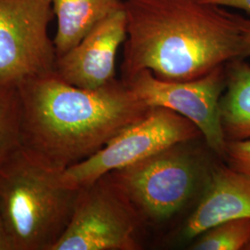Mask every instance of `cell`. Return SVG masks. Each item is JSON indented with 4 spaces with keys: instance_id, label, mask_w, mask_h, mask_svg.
I'll return each instance as SVG.
<instances>
[{
    "instance_id": "1",
    "label": "cell",
    "mask_w": 250,
    "mask_h": 250,
    "mask_svg": "<svg viewBox=\"0 0 250 250\" xmlns=\"http://www.w3.org/2000/svg\"><path fill=\"white\" fill-rule=\"evenodd\" d=\"M123 78L148 70L166 81L205 76L243 59L239 15L203 0H125Z\"/></svg>"
},
{
    "instance_id": "2",
    "label": "cell",
    "mask_w": 250,
    "mask_h": 250,
    "mask_svg": "<svg viewBox=\"0 0 250 250\" xmlns=\"http://www.w3.org/2000/svg\"><path fill=\"white\" fill-rule=\"evenodd\" d=\"M21 112V146L66 170L88 159L153 107L123 80L85 89L52 74L17 86Z\"/></svg>"
},
{
    "instance_id": "3",
    "label": "cell",
    "mask_w": 250,
    "mask_h": 250,
    "mask_svg": "<svg viewBox=\"0 0 250 250\" xmlns=\"http://www.w3.org/2000/svg\"><path fill=\"white\" fill-rule=\"evenodd\" d=\"M64 170L22 146L0 165V215L12 250H51L62 235L79 192Z\"/></svg>"
},
{
    "instance_id": "4",
    "label": "cell",
    "mask_w": 250,
    "mask_h": 250,
    "mask_svg": "<svg viewBox=\"0 0 250 250\" xmlns=\"http://www.w3.org/2000/svg\"><path fill=\"white\" fill-rule=\"evenodd\" d=\"M189 142L176 144L108 172L144 222L169 220L205 188L213 166L206 165Z\"/></svg>"
},
{
    "instance_id": "5",
    "label": "cell",
    "mask_w": 250,
    "mask_h": 250,
    "mask_svg": "<svg viewBox=\"0 0 250 250\" xmlns=\"http://www.w3.org/2000/svg\"><path fill=\"white\" fill-rule=\"evenodd\" d=\"M144 222L107 173L79 189L71 220L51 250H137Z\"/></svg>"
},
{
    "instance_id": "6",
    "label": "cell",
    "mask_w": 250,
    "mask_h": 250,
    "mask_svg": "<svg viewBox=\"0 0 250 250\" xmlns=\"http://www.w3.org/2000/svg\"><path fill=\"white\" fill-rule=\"evenodd\" d=\"M52 0H0V88L55 72Z\"/></svg>"
},
{
    "instance_id": "7",
    "label": "cell",
    "mask_w": 250,
    "mask_h": 250,
    "mask_svg": "<svg viewBox=\"0 0 250 250\" xmlns=\"http://www.w3.org/2000/svg\"><path fill=\"white\" fill-rule=\"evenodd\" d=\"M200 136L198 128L187 118L165 107H153L144 119L122 130L99 151L67 168L64 178L70 187L81 189L108 172Z\"/></svg>"
},
{
    "instance_id": "8",
    "label": "cell",
    "mask_w": 250,
    "mask_h": 250,
    "mask_svg": "<svg viewBox=\"0 0 250 250\" xmlns=\"http://www.w3.org/2000/svg\"><path fill=\"white\" fill-rule=\"evenodd\" d=\"M122 80L147 106L168 108L192 122L209 149L219 158H225L227 140L219 107L225 89V65L194 80H162L148 70Z\"/></svg>"
},
{
    "instance_id": "9",
    "label": "cell",
    "mask_w": 250,
    "mask_h": 250,
    "mask_svg": "<svg viewBox=\"0 0 250 250\" xmlns=\"http://www.w3.org/2000/svg\"><path fill=\"white\" fill-rule=\"evenodd\" d=\"M127 36L125 9L99 22L78 45L57 59L55 73L66 83L85 89L101 87L115 78L120 45Z\"/></svg>"
},
{
    "instance_id": "10",
    "label": "cell",
    "mask_w": 250,
    "mask_h": 250,
    "mask_svg": "<svg viewBox=\"0 0 250 250\" xmlns=\"http://www.w3.org/2000/svg\"><path fill=\"white\" fill-rule=\"evenodd\" d=\"M239 218H250V176L228 164L213 166L183 235L195 239L217 224Z\"/></svg>"
},
{
    "instance_id": "11",
    "label": "cell",
    "mask_w": 250,
    "mask_h": 250,
    "mask_svg": "<svg viewBox=\"0 0 250 250\" xmlns=\"http://www.w3.org/2000/svg\"><path fill=\"white\" fill-rule=\"evenodd\" d=\"M58 58L70 51L99 22L125 9L122 0H52Z\"/></svg>"
},
{
    "instance_id": "12",
    "label": "cell",
    "mask_w": 250,
    "mask_h": 250,
    "mask_svg": "<svg viewBox=\"0 0 250 250\" xmlns=\"http://www.w3.org/2000/svg\"><path fill=\"white\" fill-rule=\"evenodd\" d=\"M225 89L220 119L227 142L250 140V64L235 59L225 64Z\"/></svg>"
},
{
    "instance_id": "13",
    "label": "cell",
    "mask_w": 250,
    "mask_h": 250,
    "mask_svg": "<svg viewBox=\"0 0 250 250\" xmlns=\"http://www.w3.org/2000/svg\"><path fill=\"white\" fill-rule=\"evenodd\" d=\"M21 146V112L17 87L0 88V165Z\"/></svg>"
},
{
    "instance_id": "14",
    "label": "cell",
    "mask_w": 250,
    "mask_h": 250,
    "mask_svg": "<svg viewBox=\"0 0 250 250\" xmlns=\"http://www.w3.org/2000/svg\"><path fill=\"white\" fill-rule=\"evenodd\" d=\"M196 238L190 250H246L250 244V218L217 224Z\"/></svg>"
},
{
    "instance_id": "15",
    "label": "cell",
    "mask_w": 250,
    "mask_h": 250,
    "mask_svg": "<svg viewBox=\"0 0 250 250\" xmlns=\"http://www.w3.org/2000/svg\"><path fill=\"white\" fill-rule=\"evenodd\" d=\"M224 160L232 169L250 176V140L227 142Z\"/></svg>"
},
{
    "instance_id": "16",
    "label": "cell",
    "mask_w": 250,
    "mask_h": 250,
    "mask_svg": "<svg viewBox=\"0 0 250 250\" xmlns=\"http://www.w3.org/2000/svg\"><path fill=\"white\" fill-rule=\"evenodd\" d=\"M239 27L241 32L243 59L250 58V19L239 15Z\"/></svg>"
},
{
    "instance_id": "17",
    "label": "cell",
    "mask_w": 250,
    "mask_h": 250,
    "mask_svg": "<svg viewBox=\"0 0 250 250\" xmlns=\"http://www.w3.org/2000/svg\"><path fill=\"white\" fill-rule=\"evenodd\" d=\"M204 2L219 5L226 9H236L250 14V0H203Z\"/></svg>"
},
{
    "instance_id": "18",
    "label": "cell",
    "mask_w": 250,
    "mask_h": 250,
    "mask_svg": "<svg viewBox=\"0 0 250 250\" xmlns=\"http://www.w3.org/2000/svg\"><path fill=\"white\" fill-rule=\"evenodd\" d=\"M0 250H12V246L9 240V234L1 215H0Z\"/></svg>"
},
{
    "instance_id": "19",
    "label": "cell",
    "mask_w": 250,
    "mask_h": 250,
    "mask_svg": "<svg viewBox=\"0 0 250 250\" xmlns=\"http://www.w3.org/2000/svg\"><path fill=\"white\" fill-rule=\"evenodd\" d=\"M250 250V245H249V247H248V248H247V250Z\"/></svg>"
}]
</instances>
